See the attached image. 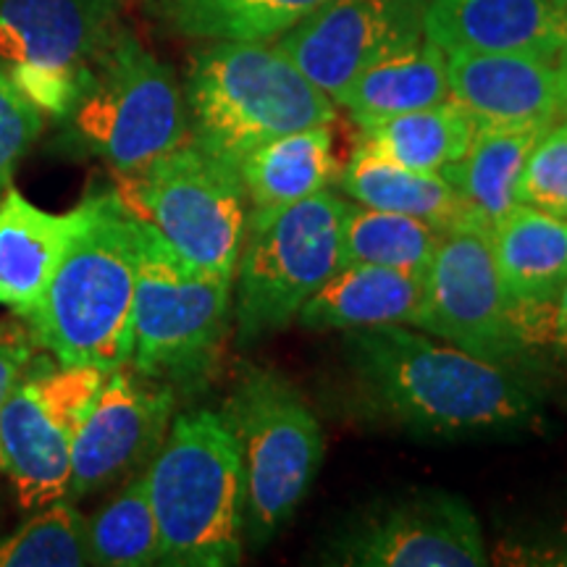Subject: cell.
<instances>
[{
  "label": "cell",
  "mask_w": 567,
  "mask_h": 567,
  "mask_svg": "<svg viewBox=\"0 0 567 567\" xmlns=\"http://www.w3.org/2000/svg\"><path fill=\"white\" fill-rule=\"evenodd\" d=\"M113 176V195L134 221L151 226L184 264L234 279L247 226L237 168L187 140L137 172Z\"/></svg>",
  "instance_id": "obj_9"
},
{
  "label": "cell",
  "mask_w": 567,
  "mask_h": 567,
  "mask_svg": "<svg viewBox=\"0 0 567 567\" xmlns=\"http://www.w3.org/2000/svg\"><path fill=\"white\" fill-rule=\"evenodd\" d=\"M45 126V113L21 92L0 66V197L11 189L17 166L30 153Z\"/></svg>",
  "instance_id": "obj_31"
},
{
  "label": "cell",
  "mask_w": 567,
  "mask_h": 567,
  "mask_svg": "<svg viewBox=\"0 0 567 567\" xmlns=\"http://www.w3.org/2000/svg\"><path fill=\"white\" fill-rule=\"evenodd\" d=\"M174 386L130 365L105 381L76 431L66 499L82 502L145 473L174 421Z\"/></svg>",
  "instance_id": "obj_14"
},
{
  "label": "cell",
  "mask_w": 567,
  "mask_h": 567,
  "mask_svg": "<svg viewBox=\"0 0 567 567\" xmlns=\"http://www.w3.org/2000/svg\"><path fill=\"white\" fill-rule=\"evenodd\" d=\"M331 124L308 126L268 140L237 163L247 203L252 208H281L321 193L339 179Z\"/></svg>",
  "instance_id": "obj_23"
},
{
  "label": "cell",
  "mask_w": 567,
  "mask_h": 567,
  "mask_svg": "<svg viewBox=\"0 0 567 567\" xmlns=\"http://www.w3.org/2000/svg\"><path fill=\"white\" fill-rule=\"evenodd\" d=\"M0 331H3V323H0Z\"/></svg>",
  "instance_id": "obj_36"
},
{
  "label": "cell",
  "mask_w": 567,
  "mask_h": 567,
  "mask_svg": "<svg viewBox=\"0 0 567 567\" xmlns=\"http://www.w3.org/2000/svg\"><path fill=\"white\" fill-rule=\"evenodd\" d=\"M245 467V538L264 547L292 520L323 463L321 423L292 381L250 368L218 410Z\"/></svg>",
  "instance_id": "obj_7"
},
{
  "label": "cell",
  "mask_w": 567,
  "mask_h": 567,
  "mask_svg": "<svg viewBox=\"0 0 567 567\" xmlns=\"http://www.w3.org/2000/svg\"><path fill=\"white\" fill-rule=\"evenodd\" d=\"M421 32L444 53H567L555 0H425Z\"/></svg>",
  "instance_id": "obj_17"
},
{
  "label": "cell",
  "mask_w": 567,
  "mask_h": 567,
  "mask_svg": "<svg viewBox=\"0 0 567 567\" xmlns=\"http://www.w3.org/2000/svg\"><path fill=\"white\" fill-rule=\"evenodd\" d=\"M59 124L66 145L105 161L113 174L137 172L189 140L184 90L174 69L124 27Z\"/></svg>",
  "instance_id": "obj_6"
},
{
  "label": "cell",
  "mask_w": 567,
  "mask_h": 567,
  "mask_svg": "<svg viewBox=\"0 0 567 567\" xmlns=\"http://www.w3.org/2000/svg\"><path fill=\"white\" fill-rule=\"evenodd\" d=\"M442 229L415 216L350 203L342 229V264H373L429 274Z\"/></svg>",
  "instance_id": "obj_27"
},
{
  "label": "cell",
  "mask_w": 567,
  "mask_h": 567,
  "mask_svg": "<svg viewBox=\"0 0 567 567\" xmlns=\"http://www.w3.org/2000/svg\"><path fill=\"white\" fill-rule=\"evenodd\" d=\"M87 216L90 197L66 213L42 210L13 187L0 197V305L21 321L40 308Z\"/></svg>",
  "instance_id": "obj_18"
},
{
  "label": "cell",
  "mask_w": 567,
  "mask_h": 567,
  "mask_svg": "<svg viewBox=\"0 0 567 567\" xmlns=\"http://www.w3.org/2000/svg\"><path fill=\"white\" fill-rule=\"evenodd\" d=\"M360 145L415 172H442L471 147L478 118L455 97L360 126Z\"/></svg>",
  "instance_id": "obj_25"
},
{
  "label": "cell",
  "mask_w": 567,
  "mask_h": 567,
  "mask_svg": "<svg viewBox=\"0 0 567 567\" xmlns=\"http://www.w3.org/2000/svg\"><path fill=\"white\" fill-rule=\"evenodd\" d=\"M38 342H34L32 331L27 323H3L0 331V408H3L6 396L21 379V373L30 368V363L38 354ZM0 473H3V460H0Z\"/></svg>",
  "instance_id": "obj_33"
},
{
  "label": "cell",
  "mask_w": 567,
  "mask_h": 567,
  "mask_svg": "<svg viewBox=\"0 0 567 567\" xmlns=\"http://www.w3.org/2000/svg\"><path fill=\"white\" fill-rule=\"evenodd\" d=\"M555 3L559 6V9H565V11H567V0H555Z\"/></svg>",
  "instance_id": "obj_35"
},
{
  "label": "cell",
  "mask_w": 567,
  "mask_h": 567,
  "mask_svg": "<svg viewBox=\"0 0 567 567\" xmlns=\"http://www.w3.org/2000/svg\"><path fill=\"white\" fill-rule=\"evenodd\" d=\"M488 237L513 300L551 321L557 295L567 281V218L515 203Z\"/></svg>",
  "instance_id": "obj_22"
},
{
  "label": "cell",
  "mask_w": 567,
  "mask_h": 567,
  "mask_svg": "<svg viewBox=\"0 0 567 567\" xmlns=\"http://www.w3.org/2000/svg\"><path fill=\"white\" fill-rule=\"evenodd\" d=\"M140 226L116 195H92L90 216L63 255L40 308L27 318L53 360L111 373L134 344Z\"/></svg>",
  "instance_id": "obj_2"
},
{
  "label": "cell",
  "mask_w": 567,
  "mask_h": 567,
  "mask_svg": "<svg viewBox=\"0 0 567 567\" xmlns=\"http://www.w3.org/2000/svg\"><path fill=\"white\" fill-rule=\"evenodd\" d=\"M145 478L161 530V565L226 567L243 559L245 467L221 413L174 417Z\"/></svg>",
  "instance_id": "obj_4"
},
{
  "label": "cell",
  "mask_w": 567,
  "mask_h": 567,
  "mask_svg": "<svg viewBox=\"0 0 567 567\" xmlns=\"http://www.w3.org/2000/svg\"><path fill=\"white\" fill-rule=\"evenodd\" d=\"M182 90L189 140L234 168L268 140L337 118V103L274 42L210 40Z\"/></svg>",
  "instance_id": "obj_3"
},
{
  "label": "cell",
  "mask_w": 567,
  "mask_h": 567,
  "mask_svg": "<svg viewBox=\"0 0 567 567\" xmlns=\"http://www.w3.org/2000/svg\"><path fill=\"white\" fill-rule=\"evenodd\" d=\"M450 97L446 53L423 32H413L384 48L360 71L337 105H344L360 126L429 109Z\"/></svg>",
  "instance_id": "obj_21"
},
{
  "label": "cell",
  "mask_w": 567,
  "mask_h": 567,
  "mask_svg": "<svg viewBox=\"0 0 567 567\" xmlns=\"http://www.w3.org/2000/svg\"><path fill=\"white\" fill-rule=\"evenodd\" d=\"M515 203L567 218V118L538 137L515 184Z\"/></svg>",
  "instance_id": "obj_30"
},
{
  "label": "cell",
  "mask_w": 567,
  "mask_h": 567,
  "mask_svg": "<svg viewBox=\"0 0 567 567\" xmlns=\"http://www.w3.org/2000/svg\"><path fill=\"white\" fill-rule=\"evenodd\" d=\"M90 565H161V530L155 520L145 473L124 481L118 494L87 520Z\"/></svg>",
  "instance_id": "obj_28"
},
{
  "label": "cell",
  "mask_w": 567,
  "mask_h": 567,
  "mask_svg": "<svg viewBox=\"0 0 567 567\" xmlns=\"http://www.w3.org/2000/svg\"><path fill=\"white\" fill-rule=\"evenodd\" d=\"M450 97L481 124H555L567 113V53H446Z\"/></svg>",
  "instance_id": "obj_16"
},
{
  "label": "cell",
  "mask_w": 567,
  "mask_h": 567,
  "mask_svg": "<svg viewBox=\"0 0 567 567\" xmlns=\"http://www.w3.org/2000/svg\"><path fill=\"white\" fill-rule=\"evenodd\" d=\"M347 365L368 413L425 436H486L526 429L542 410L530 363H494L421 329L347 331Z\"/></svg>",
  "instance_id": "obj_1"
},
{
  "label": "cell",
  "mask_w": 567,
  "mask_h": 567,
  "mask_svg": "<svg viewBox=\"0 0 567 567\" xmlns=\"http://www.w3.org/2000/svg\"><path fill=\"white\" fill-rule=\"evenodd\" d=\"M105 373L34 358L0 408L3 476L24 509L63 499L71 478L76 431L87 415Z\"/></svg>",
  "instance_id": "obj_11"
},
{
  "label": "cell",
  "mask_w": 567,
  "mask_h": 567,
  "mask_svg": "<svg viewBox=\"0 0 567 567\" xmlns=\"http://www.w3.org/2000/svg\"><path fill=\"white\" fill-rule=\"evenodd\" d=\"M326 0H151L168 30L195 40L274 42Z\"/></svg>",
  "instance_id": "obj_26"
},
{
  "label": "cell",
  "mask_w": 567,
  "mask_h": 567,
  "mask_svg": "<svg viewBox=\"0 0 567 567\" xmlns=\"http://www.w3.org/2000/svg\"><path fill=\"white\" fill-rule=\"evenodd\" d=\"M551 344L567 352V281L559 289L555 310H551Z\"/></svg>",
  "instance_id": "obj_34"
},
{
  "label": "cell",
  "mask_w": 567,
  "mask_h": 567,
  "mask_svg": "<svg viewBox=\"0 0 567 567\" xmlns=\"http://www.w3.org/2000/svg\"><path fill=\"white\" fill-rule=\"evenodd\" d=\"M326 565L481 567L492 563L481 520L463 496L417 488L354 515L323 551Z\"/></svg>",
  "instance_id": "obj_13"
},
{
  "label": "cell",
  "mask_w": 567,
  "mask_h": 567,
  "mask_svg": "<svg viewBox=\"0 0 567 567\" xmlns=\"http://www.w3.org/2000/svg\"><path fill=\"white\" fill-rule=\"evenodd\" d=\"M19 528L0 538V567H82L90 565L87 517L76 502L55 499L34 509Z\"/></svg>",
  "instance_id": "obj_29"
},
{
  "label": "cell",
  "mask_w": 567,
  "mask_h": 567,
  "mask_svg": "<svg viewBox=\"0 0 567 567\" xmlns=\"http://www.w3.org/2000/svg\"><path fill=\"white\" fill-rule=\"evenodd\" d=\"M425 274L373 264H347L302 305L297 321L308 331H360L379 326L421 329Z\"/></svg>",
  "instance_id": "obj_19"
},
{
  "label": "cell",
  "mask_w": 567,
  "mask_h": 567,
  "mask_svg": "<svg viewBox=\"0 0 567 567\" xmlns=\"http://www.w3.org/2000/svg\"><path fill=\"white\" fill-rule=\"evenodd\" d=\"M551 124H481L467 153L442 174L488 226L515 205V184L530 151Z\"/></svg>",
  "instance_id": "obj_24"
},
{
  "label": "cell",
  "mask_w": 567,
  "mask_h": 567,
  "mask_svg": "<svg viewBox=\"0 0 567 567\" xmlns=\"http://www.w3.org/2000/svg\"><path fill=\"white\" fill-rule=\"evenodd\" d=\"M496 563L526 567H567V502L502 536Z\"/></svg>",
  "instance_id": "obj_32"
},
{
  "label": "cell",
  "mask_w": 567,
  "mask_h": 567,
  "mask_svg": "<svg viewBox=\"0 0 567 567\" xmlns=\"http://www.w3.org/2000/svg\"><path fill=\"white\" fill-rule=\"evenodd\" d=\"M134 344L130 368L168 386L210 375L231 326V279L184 264L140 224Z\"/></svg>",
  "instance_id": "obj_8"
},
{
  "label": "cell",
  "mask_w": 567,
  "mask_h": 567,
  "mask_svg": "<svg viewBox=\"0 0 567 567\" xmlns=\"http://www.w3.org/2000/svg\"><path fill=\"white\" fill-rule=\"evenodd\" d=\"M118 30V0H0V66L59 122Z\"/></svg>",
  "instance_id": "obj_12"
},
{
  "label": "cell",
  "mask_w": 567,
  "mask_h": 567,
  "mask_svg": "<svg viewBox=\"0 0 567 567\" xmlns=\"http://www.w3.org/2000/svg\"><path fill=\"white\" fill-rule=\"evenodd\" d=\"M350 200L329 187L281 208L247 213L231 279V318L239 342L287 329L305 302L342 268V229Z\"/></svg>",
  "instance_id": "obj_5"
},
{
  "label": "cell",
  "mask_w": 567,
  "mask_h": 567,
  "mask_svg": "<svg viewBox=\"0 0 567 567\" xmlns=\"http://www.w3.org/2000/svg\"><path fill=\"white\" fill-rule=\"evenodd\" d=\"M488 231L444 234L425 274L421 331L494 363H530V350L551 344V321L507 292Z\"/></svg>",
  "instance_id": "obj_10"
},
{
  "label": "cell",
  "mask_w": 567,
  "mask_h": 567,
  "mask_svg": "<svg viewBox=\"0 0 567 567\" xmlns=\"http://www.w3.org/2000/svg\"><path fill=\"white\" fill-rule=\"evenodd\" d=\"M352 203L375 210H392L434 224L442 231L484 226L492 229L481 213L457 193L442 172H415L384 155L358 145L337 179Z\"/></svg>",
  "instance_id": "obj_20"
},
{
  "label": "cell",
  "mask_w": 567,
  "mask_h": 567,
  "mask_svg": "<svg viewBox=\"0 0 567 567\" xmlns=\"http://www.w3.org/2000/svg\"><path fill=\"white\" fill-rule=\"evenodd\" d=\"M421 32L405 24L400 0H326L274 45L331 101L384 48Z\"/></svg>",
  "instance_id": "obj_15"
}]
</instances>
